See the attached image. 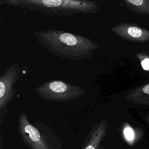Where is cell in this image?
I'll list each match as a JSON object with an SVG mask.
<instances>
[{
  "label": "cell",
  "instance_id": "cell-1",
  "mask_svg": "<svg viewBox=\"0 0 149 149\" xmlns=\"http://www.w3.org/2000/svg\"><path fill=\"white\" fill-rule=\"evenodd\" d=\"M37 41L51 54L70 61H78L92 57L101 46L90 38L55 29L36 31Z\"/></svg>",
  "mask_w": 149,
  "mask_h": 149
},
{
  "label": "cell",
  "instance_id": "cell-2",
  "mask_svg": "<svg viewBox=\"0 0 149 149\" xmlns=\"http://www.w3.org/2000/svg\"><path fill=\"white\" fill-rule=\"evenodd\" d=\"M0 4L58 16L93 14L100 9L97 2L88 0H1Z\"/></svg>",
  "mask_w": 149,
  "mask_h": 149
},
{
  "label": "cell",
  "instance_id": "cell-3",
  "mask_svg": "<svg viewBox=\"0 0 149 149\" xmlns=\"http://www.w3.org/2000/svg\"><path fill=\"white\" fill-rule=\"evenodd\" d=\"M35 91L42 100L55 102L76 100L86 93L84 88L61 80L45 82L37 87Z\"/></svg>",
  "mask_w": 149,
  "mask_h": 149
},
{
  "label": "cell",
  "instance_id": "cell-4",
  "mask_svg": "<svg viewBox=\"0 0 149 149\" xmlns=\"http://www.w3.org/2000/svg\"><path fill=\"white\" fill-rule=\"evenodd\" d=\"M21 69L17 62L10 65L0 76V118L7 112L8 106L13 100L16 89L14 86L19 80Z\"/></svg>",
  "mask_w": 149,
  "mask_h": 149
},
{
  "label": "cell",
  "instance_id": "cell-5",
  "mask_svg": "<svg viewBox=\"0 0 149 149\" xmlns=\"http://www.w3.org/2000/svg\"><path fill=\"white\" fill-rule=\"evenodd\" d=\"M18 130L22 140L30 149H50L48 143L38 129L29 122L24 112L19 113Z\"/></svg>",
  "mask_w": 149,
  "mask_h": 149
},
{
  "label": "cell",
  "instance_id": "cell-6",
  "mask_svg": "<svg viewBox=\"0 0 149 149\" xmlns=\"http://www.w3.org/2000/svg\"><path fill=\"white\" fill-rule=\"evenodd\" d=\"M111 30L119 38L126 41L136 42L149 41V30L133 24L121 23L112 26Z\"/></svg>",
  "mask_w": 149,
  "mask_h": 149
},
{
  "label": "cell",
  "instance_id": "cell-7",
  "mask_svg": "<svg viewBox=\"0 0 149 149\" xmlns=\"http://www.w3.org/2000/svg\"><path fill=\"white\" fill-rule=\"evenodd\" d=\"M108 122L102 120L96 123L88 134L83 149H98L100 144L107 134Z\"/></svg>",
  "mask_w": 149,
  "mask_h": 149
},
{
  "label": "cell",
  "instance_id": "cell-8",
  "mask_svg": "<svg viewBox=\"0 0 149 149\" xmlns=\"http://www.w3.org/2000/svg\"><path fill=\"white\" fill-rule=\"evenodd\" d=\"M126 100L134 104L149 106V84L132 90L126 96Z\"/></svg>",
  "mask_w": 149,
  "mask_h": 149
},
{
  "label": "cell",
  "instance_id": "cell-9",
  "mask_svg": "<svg viewBox=\"0 0 149 149\" xmlns=\"http://www.w3.org/2000/svg\"><path fill=\"white\" fill-rule=\"evenodd\" d=\"M123 2L128 9L149 16V0H124Z\"/></svg>",
  "mask_w": 149,
  "mask_h": 149
},
{
  "label": "cell",
  "instance_id": "cell-10",
  "mask_svg": "<svg viewBox=\"0 0 149 149\" xmlns=\"http://www.w3.org/2000/svg\"><path fill=\"white\" fill-rule=\"evenodd\" d=\"M136 56L140 60L142 68L145 70H149V52H138Z\"/></svg>",
  "mask_w": 149,
  "mask_h": 149
},
{
  "label": "cell",
  "instance_id": "cell-11",
  "mask_svg": "<svg viewBox=\"0 0 149 149\" xmlns=\"http://www.w3.org/2000/svg\"><path fill=\"white\" fill-rule=\"evenodd\" d=\"M144 119H145L146 121L147 122V123L149 125V115H146V116H144Z\"/></svg>",
  "mask_w": 149,
  "mask_h": 149
},
{
  "label": "cell",
  "instance_id": "cell-12",
  "mask_svg": "<svg viewBox=\"0 0 149 149\" xmlns=\"http://www.w3.org/2000/svg\"><path fill=\"white\" fill-rule=\"evenodd\" d=\"M98 149H104L102 146H100V147H99V148H98Z\"/></svg>",
  "mask_w": 149,
  "mask_h": 149
}]
</instances>
